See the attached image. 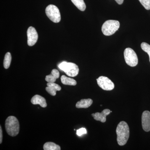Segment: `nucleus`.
Instances as JSON below:
<instances>
[{"label":"nucleus","mask_w":150,"mask_h":150,"mask_svg":"<svg viewBox=\"0 0 150 150\" xmlns=\"http://www.w3.org/2000/svg\"><path fill=\"white\" fill-rule=\"evenodd\" d=\"M28 45L30 46H33L37 42L38 34L34 28L30 26L27 30Z\"/></svg>","instance_id":"8"},{"label":"nucleus","mask_w":150,"mask_h":150,"mask_svg":"<svg viewBox=\"0 0 150 150\" xmlns=\"http://www.w3.org/2000/svg\"><path fill=\"white\" fill-rule=\"evenodd\" d=\"M46 13L48 18L53 22L57 23L61 21L60 11L56 6L52 4L48 5L46 9Z\"/></svg>","instance_id":"5"},{"label":"nucleus","mask_w":150,"mask_h":150,"mask_svg":"<svg viewBox=\"0 0 150 150\" xmlns=\"http://www.w3.org/2000/svg\"><path fill=\"white\" fill-rule=\"evenodd\" d=\"M124 0H115V1L117 2V4L119 5L122 4Z\"/></svg>","instance_id":"23"},{"label":"nucleus","mask_w":150,"mask_h":150,"mask_svg":"<svg viewBox=\"0 0 150 150\" xmlns=\"http://www.w3.org/2000/svg\"><path fill=\"white\" fill-rule=\"evenodd\" d=\"M61 81L62 83L66 85L76 86L77 82L76 80L72 78L67 77L65 76H62L61 77Z\"/></svg>","instance_id":"15"},{"label":"nucleus","mask_w":150,"mask_h":150,"mask_svg":"<svg viewBox=\"0 0 150 150\" xmlns=\"http://www.w3.org/2000/svg\"><path fill=\"white\" fill-rule=\"evenodd\" d=\"M87 133L86 130L85 128H81L77 130L76 134L78 136H81L83 134H86Z\"/></svg>","instance_id":"21"},{"label":"nucleus","mask_w":150,"mask_h":150,"mask_svg":"<svg viewBox=\"0 0 150 150\" xmlns=\"http://www.w3.org/2000/svg\"><path fill=\"white\" fill-rule=\"evenodd\" d=\"M47 85V87L46 88V91L52 96H56V91H60L62 89L60 86L55 83L48 82Z\"/></svg>","instance_id":"11"},{"label":"nucleus","mask_w":150,"mask_h":150,"mask_svg":"<svg viewBox=\"0 0 150 150\" xmlns=\"http://www.w3.org/2000/svg\"><path fill=\"white\" fill-rule=\"evenodd\" d=\"M142 126L144 131H150V112L147 110L144 111L142 115Z\"/></svg>","instance_id":"9"},{"label":"nucleus","mask_w":150,"mask_h":150,"mask_svg":"<svg viewBox=\"0 0 150 150\" xmlns=\"http://www.w3.org/2000/svg\"><path fill=\"white\" fill-rule=\"evenodd\" d=\"M111 112L109 109H105L103 110L101 112H96L92 114V116L93 117L95 120L100 121L102 123H104L106 121V117Z\"/></svg>","instance_id":"10"},{"label":"nucleus","mask_w":150,"mask_h":150,"mask_svg":"<svg viewBox=\"0 0 150 150\" xmlns=\"http://www.w3.org/2000/svg\"><path fill=\"white\" fill-rule=\"evenodd\" d=\"M31 102L33 104H38L43 108H46L47 105L45 98L38 95H35L31 98Z\"/></svg>","instance_id":"12"},{"label":"nucleus","mask_w":150,"mask_h":150,"mask_svg":"<svg viewBox=\"0 0 150 150\" xmlns=\"http://www.w3.org/2000/svg\"><path fill=\"white\" fill-rule=\"evenodd\" d=\"M44 150H60L61 147L59 145L56 144L53 142H46L43 145Z\"/></svg>","instance_id":"16"},{"label":"nucleus","mask_w":150,"mask_h":150,"mask_svg":"<svg viewBox=\"0 0 150 150\" xmlns=\"http://www.w3.org/2000/svg\"><path fill=\"white\" fill-rule=\"evenodd\" d=\"M3 134L1 126H0V144H1L2 142Z\"/></svg>","instance_id":"22"},{"label":"nucleus","mask_w":150,"mask_h":150,"mask_svg":"<svg viewBox=\"0 0 150 150\" xmlns=\"http://www.w3.org/2000/svg\"><path fill=\"white\" fill-rule=\"evenodd\" d=\"M116 133L118 145L122 146L126 144L129 137V128L127 123L122 121L118 123Z\"/></svg>","instance_id":"1"},{"label":"nucleus","mask_w":150,"mask_h":150,"mask_svg":"<svg viewBox=\"0 0 150 150\" xmlns=\"http://www.w3.org/2000/svg\"><path fill=\"white\" fill-rule=\"evenodd\" d=\"M11 56L10 53L8 52L5 56L4 61V66L5 69H8L9 68L11 62Z\"/></svg>","instance_id":"18"},{"label":"nucleus","mask_w":150,"mask_h":150,"mask_svg":"<svg viewBox=\"0 0 150 150\" xmlns=\"http://www.w3.org/2000/svg\"><path fill=\"white\" fill-rule=\"evenodd\" d=\"M58 67L70 77L76 76L79 74V67L74 63L64 62L59 64Z\"/></svg>","instance_id":"3"},{"label":"nucleus","mask_w":150,"mask_h":150,"mask_svg":"<svg viewBox=\"0 0 150 150\" xmlns=\"http://www.w3.org/2000/svg\"><path fill=\"white\" fill-rule=\"evenodd\" d=\"M71 1L79 10L82 11L85 10L86 5L83 0H71Z\"/></svg>","instance_id":"17"},{"label":"nucleus","mask_w":150,"mask_h":150,"mask_svg":"<svg viewBox=\"0 0 150 150\" xmlns=\"http://www.w3.org/2000/svg\"><path fill=\"white\" fill-rule=\"evenodd\" d=\"M93 103L92 100L90 98L81 100L80 101H78L76 104L77 108H88Z\"/></svg>","instance_id":"14"},{"label":"nucleus","mask_w":150,"mask_h":150,"mask_svg":"<svg viewBox=\"0 0 150 150\" xmlns=\"http://www.w3.org/2000/svg\"><path fill=\"white\" fill-rule=\"evenodd\" d=\"M142 6L146 10L150 9V0H139Z\"/></svg>","instance_id":"20"},{"label":"nucleus","mask_w":150,"mask_h":150,"mask_svg":"<svg viewBox=\"0 0 150 150\" xmlns=\"http://www.w3.org/2000/svg\"><path fill=\"white\" fill-rule=\"evenodd\" d=\"M120 27V23L118 21H106L102 26V31L103 34L106 36H109L114 33Z\"/></svg>","instance_id":"4"},{"label":"nucleus","mask_w":150,"mask_h":150,"mask_svg":"<svg viewBox=\"0 0 150 150\" xmlns=\"http://www.w3.org/2000/svg\"><path fill=\"white\" fill-rule=\"evenodd\" d=\"M60 76L59 71L56 69H54L51 71V74L46 76L45 80L46 81L49 83H54L56 79H58Z\"/></svg>","instance_id":"13"},{"label":"nucleus","mask_w":150,"mask_h":150,"mask_svg":"<svg viewBox=\"0 0 150 150\" xmlns=\"http://www.w3.org/2000/svg\"><path fill=\"white\" fill-rule=\"evenodd\" d=\"M100 87L105 91H111L114 88V84L110 79L105 76H101L96 79Z\"/></svg>","instance_id":"7"},{"label":"nucleus","mask_w":150,"mask_h":150,"mask_svg":"<svg viewBox=\"0 0 150 150\" xmlns=\"http://www.w3.org/2000/svg\"><path fill=\"white\" fill-rule=\"evenodd\" d=\"M124 56L125 62L129 66L134 67L138 64V57L135 51L132 48H126L124 51Z\"/></svg>","instance_id":"6"},{"label":"nucleus","mask_w":150,"mask_h":150,"mask_svg":"<svg viewBox=\"0 0 150 150\" xmlns=\"http://www.w3.org/2000/svg\"><path fill=\"white\" fill-rule=\"evenodd\" d=\"M141 48L142 50L147 53L149 56V61L150 62V45L147 43L143 42L141 44Z\"/></svg>","instance_id":"19"},{"label":"nucleus","mask_w":150,"mask_h":150,"mask_svg":"<svg viewBox=\"0 0 150 150\" xmlns=\"http://www.w3.org/2000/svg\"><path fill=\"white\" fill-rule=\"evenodd\" d=\"M5 128L7 133L11 137L16 136L19 132V123L16 117L10 116L6 119Z\"/></svg>","instance_id":"2"}]
</instances>
